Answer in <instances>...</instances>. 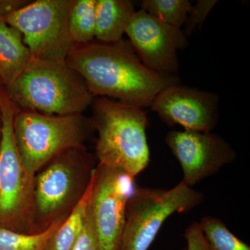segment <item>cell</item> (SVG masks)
Returning <instances> with one entry per match:
<instances>
[{
    "mask_svg": "<svg viewBox=\"0 0 250 250\" xmlns=\"http://www.w3.org/2000/svg\"><path fill=\"white\" fill-rule=\"evenodd\" d=\"M66 62L83 77L94 98H115L141 107L150 106L167 87L179 84L175 76L146 67L130 42L123 40L77 45Z\"/></svg>",
    "mask_w": 250,
    "mask_h": 250,
    "instance_id": "6da1fadb",
    "label": "cell"
},
{
    "mask_svg": "<svg viewBox=\"0 0 250 250\" xmlns=\"http://www.w3.org/2000/svg\"><path fill=\"white\" fill-rule=\"evenodd\" d=\"M92 127L98 131V164L137 176L148 166L147 113L141 106L104 97L93 99Z\"/></svg>",
    "mask_w": 250,
    "mask_h": 250,
    "instance_id": "7a4b0ae2",
    "label": "cell"
},
{
    "mask_svg": "<svg viewBox=\"0 0 250 250\" xmlns=\"http://www.w3.org/2000/svg\"><path fill=\"white\" fill-rule=\"evenodd\" d=\"M4 88L20 109L56 116L82 114L94 99L83 77L66 61L34 58L22 74Z\"/></svg>",
    "mask_w": 250,
    "mask_h": 250,
    "instance_id": "3957f363",
    "label": "cell"
},
{
    "mask_svg": "<svg viewBox=\"0 0 250 250\" xmlns=\"http://www.w3.org/2000/svg\"><path fill=\"white\" fill-rule=\"evenodd\" d=\"M96 166L82 146L61 153L36 174L34 233L69 216L89 187Z\"/></svg>",
    "mask_w": 250,
    "mask_h": 250,
    "instance_id": "277c9868",
    "label": "cell"
},
{
    "mask_svg": "<svg viewBox=\"0 0 250 250\" xmlns=\"http://www.w3.org/2000/svg\"><path fill=\"white\" fill-rule=\"evenodd\" d=\"M17 106L0 85V227L34 233L35 177L21 160L15 139Z\"/></svg>",
    "mask_w": 250,
    "mask_h": 250,
    "instance_id": "5b68a950",
    "label": "cell"
},
{
    "mask_svg": "<svg viewBox=\"0 0 250 250\" xmlns=\"http://www.w3.org/2000/svg\"><path fill=\"white\" fill-rule=\"evenodd\" d=\"M86 125L83 113L56 116L18 108L13 126L23 164L36 174L61 153L84 146Z\"/></svg>",
    "mask_w": 250,
    "mask_h": 250,
    "instance_id": "8992f818",
    "label": "cell"
},
{
    "mask_svg": "<svg viewBox=\"0 0 250 250\" xmlns=\"http://www.w3.org/2000/svg\"><path fill=\"white\" fill-rule=\"evenodd\" d=\"M204 199L201 192L183 182L170 190L135 188L126 206L118 250H147L169 217L192 210Z\"/></svg>",
    "mask_w": 250,
    "mask_h": 250,
    "instance_id": "52a82bcc",
    "label": "cell"
},
{
    "mask_svg": "<svg viewBox=\"0 0 250 250\" xmlns=\"http://www.w3.org/2000/svg\"><path fill=\"white\" fill-rule=\"evenodd\" d=\"M74 0H36L5 16L22 34L33 57L66 61L76 47L70 38L68 19Z\"/></svg>",
    "mask_w": 250,
    "mask_h": 250,
    "instance_id": "ba28073f",
    "label": "cell"
},
{
    "mask_svg": "<svg viewBox=\"0 0 250 250\" xmlns=\"http://www.w3.org/2000/svg\"><path fill=\"white\" fill-rule=\"evenodd\" d=\"M135 188L134 178L123 171L98 164L94 170L89 200L99 250H118L126 206Z\"/></svg>",
    "mask_w": 250,
    "mask_h": 250,
    "instance_id": "9c48e42d",
    "label": "cell"
},
{
    "mask_svg": "<svg viewBox=\"0 0 250 250\" xmlns=\"http://www.w3.org/2000/svg\"><path fill=\"white\" fill-rule=\"evenodd\" d=\"M125 34L146 67L163 75L174 76L177 73V52L187 48L188 44L182 29L169 25L140 9L134 13Z\"/></svg>",
    "mask_w": 250,
    "mask_h": 250,
    "instance_id": "30bf717a",
    "label": "cell"
},
{
    "mask_svg": "<svg viewBox=\"0 0 250 250\" xmlns=\"http://www.w3.org/2000/svg\"><path fill=\"white\" fill-rule=\"evenodd\" d=\"M166 142L182 166V182L190 187L216 174L236 157L225 139L210 132L172 131L166 136Z\"/></svg>",
    "mask_w": 250,
    "mask_h": 250,
    "instance_id": "8fae6325",
    "label": "cell"
},
{
    "mask_svg": "<svg viewBox=\"0 0 250 250\" xmlns=\"http://www.w3.org/2000/svg\"><path fill=\"white\" fill-rule=\"evenodd\" d=\"M219 100L216 93L175 84L158 94L150 106L169 126L210 132L218 123Z\"/></svg>",
    "mask_w": 250,
    "mask_h": 250,
    "instance_id": "7c38bea8",
    "label": "cell"
},
{
    "mask_svg": "<svg viewBox=\"0 0 250 250\" xmlns=\"http://www.w3.org/2000/svg\"><path fill=\"white\" fill-rule=\"evenodd\" d=\"M33 59L22 34L0 16V85L12 83Z\"/></svg>",
    "mask_w": 250,
    "mask_h": 250,
    "instance_id": "4fadbf2b",
    "label": "cell"
},
{
    "mask_svg": "<svg viewBox=\"0 0 250 250\" xmlns=\"http://www.w3.org/2000/svg\"><path fill=\"white\" fill-rule=\"evenodd\" d=\"M136 12L129 0H97L95 39L103 43L123 40L126 27Z\"/></svg>",
    "mask_w": 250,
    "mask_h": 250,
    "instance_id": "5bb4252c",
    "label": "cell"
},
{
    "mask_svg": "<svg viewBox=\"0 0 250 250\" xmlns=\"http://www.w3.org/2000/svg\"><path fill=\"white\" fill-rule=\"evenodd\" d=\"M91 182L84 195L81 199L71 213L52 233L47 242L45 250L73 249L83 229L86 217L91 191Z\"/></svg>",
    "mask_w": 250,
    "mask_h": 250,
    "instance_id": "9a60e30c",
    "label": "cell"
},
{
    "mask_svg": "<svg viewBox=\"0 0 250 250\" xmlns=\"http://www.w3.org/2000/svg\"><path fill=\"white\" fill-rule=\"evenodd\" d=\"M97 0H74L68 19L70 38L75 45H84L95 39Z\"/></svg>",
    "mask_w": 250,
    "mask_h": 250,
    "instance_id": "2e32d148",
    "label": "cell"
},
{
    "mask_svg": "<svg viewBox=\"0 0 250 250\" xmlns=\"http://www.w3.org/2000/svg\"><path fill=\"white\" fill-rule=\"evenodd\" d=\"M65 220L55 222L42 232H18L0 227V250H45L49 238Z\"/></svg>",
    "mask_w": 250,
    "mask_h": 250,
    "instance_id": "e0dca14e",
    "label": "cell"
},
{
    "mask_svg": "<svg viewBox=\"0 0 250 250\" xmlns=\"http://www.w3.org/2000/svg\"><path fill=\"white\" fill-rule=\"evenodd\" d=\"M199 225L210 250H250V247L233 235L220 219L204 217Z\"/></svg>",
    "mask_w": 250,
    "mask_h": 250,
    "instance_id": "ac0fdd59",
    "label": "cell"
},
{
    "mask_svg": "<svg viewBox=\"0 0 250 250\" xmlns=\"http://www.w3.org/2000/svg\"><path fill=\"white\" fill-rule=\"evenodd\" d=\"M188 0H143L141 9L162 22L181 29L191 9Z\"/></svg>",
    "mask_w": 250,
    "mask_h": 250,
    "instance_id": "d6986e66",
    "label": "cell"
},
{
    "mask_svg": "<svg viewBox=\"0 0 250 250\" xmlns=\"http://www.w3.org/2000/svg\"><path fill=\"white\" fill-rule=\"evenodd\" d=\"M218 1L216 0H199L190 10L184 31L186 36L190 35L199 26L202 25L206 18Z\"/></svg>",
    "mask_w": 250,
    "mask_h": 250,
    "instance_id": "ffe728a7",
    "label": "cell"
},
{
    "mask_svg": "<svg viewBox=\"0 0 250 250\" xmlns=\"http://www.w3.org/2000/svg\"><path fill=\"white\" fill-rule=\"evenodd\" d=\"M72 250H99L98 239L90 214L89 205L83 229Z\"/></svg>",
    "mask_w": 250,
    "mask_h": 250,
    "instance_id": "44dd1931",
    "label": "cell"
},
{
    "mask_svg": "<svg viewBox=\"0 0 250 250\" xmlns=\"http://www.w3.org/2000/svg\"><path fill=\"white\" fill-rule=\"evenodd\" d=\"M187 250H210L198 223L188 227L185 231Z\"/></svg>",
    "mask_w": 250,
    "mask_h": 250,
    "instance_id": "7402d4cb",
    "label": "cell"
},
{
    "mask_svg": "<svg viewBox=\"0 0 250 250\" xmlns=\"http://www.w3.org/2000/svg\"><path fill=\"white\" fill-rule=\"evenodd\" d=\"M30 1L28 0H0V16L4 18L22 9Z\"/></svg>",
    "mask_w": 250,
    "mask_h": 250,
    "instance_id": "603a6c76",
    "label": "cell"
},
{
    "mask_svg": "<svg viewBox=\"0 0 250 250\" xmlns=\"http://www.w3.org/2000/svg\"><path fill=\"white\" fill-rule=\"evenodd\" d=\"M1 123H0V142H1Z\"/></svg>",
    "mask_w": 250,
    "mask_h": 250,
    "instance_id": "cb8c5ba5",
    "label": "cell"
}]
</instances>
